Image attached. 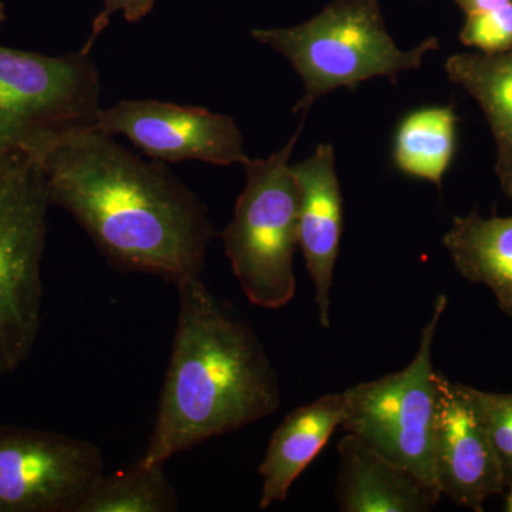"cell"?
I'll return each instance as SVG.
<instances>
[{
  "label": "cell",
  "instance_id": "cell-7",
  "mask_svg": "<svg viewBox=\"0 0 512 512\" xmlns=\"http://www.w3.org/2000/svg\"><path fill=\"white\" fill-rule=\"evenodd\" d=\"M446 308L447 296L440 295L409 366L343 392V429L399 464L437 494L440 493L434 483V441L439 372L433 367V345Z\"/></svg>",
  "mask_w": 512,
  "mask_h": 512
},
{
  "label": "cell",
  "instance_id": "cell-10",
  "mask_svg": "<svg viewBox=\"0 0 512 512\" xmlns=\"http://www.w3.org/2000/svg\"><path fill=\"white\" fill-rule=\"evenodd\" d=\"M434 441V483L451 501L483 511L491 495L504 494L500 464L467 384L439 373Z\"/></svg>",
  "mask_w": 512,
  "mask_h": 512
},
{
  "label": "cell",
  "instance_id": "cell-8",
  "mask_svg": "<svg viewBox=\"0 0 512 512\" xmlns=\"http://www.w3.org/2000/svg\"><path fill=\"white\" fill-rule=\"evenodd\" d=\"M104 473L92 441L0 426V512H76Z\"/></svg>",
  "mask_w": 512,
  "mask_h": 512
},
{
  "label": "cell",
  "instance_id": "cell-19",
  "mask_svg": "<svg viewBox=\"0 0 512 512\" xmlns=\"http://www.w3.org/2000/svg\"><path fill=\"white\" fill-rule=\"evenodd\" d=\"M460 42L485 55L512 49V2L494 12L466 16Z\"/></svg>",
  "mask_w": 512,
  "mask_h": 512
},
{
  "label": "cell",
  "instance_id": "cell-22",
  "mask_svg": "<svg viewBox=\"0 0 512 512\" xmlns=\"http://www.w3.org/2000/svg\"><path fill=\"white\" fill-rule=\"evenodd\" d=\"M505 511L512 512V491H507V497H505Z\"/></svg>",
  "mask_w": 512,
  "mask_h": 512
},
{
  "label": "cell",
  "instance_id": "cell-9",
  "mask_svg": "<svg viewBox=\"0 0 512 512\" xmlns=\"http://www.w3.org/2000/svg\"><path fill=\"white\" fill-rule=\"evenodd\" d=\"M96 130L124 136L153 160L165 164L201 161L228 167L248 160L234 119L204 107L161 100H120L100 111Z\"/></svg>",
  "mask_w": 512,
  "mask_h": 512
},
{
  "label": "cell",
  "instance_id": "cell-12",
  "mask_svg": "<svg viewBox=\"0 0 512 512\" xmlns=\"http://www.w3.org/2000/svg\"><path fill=\"white\" fill-rule=\"evenodd\" d=\"M338 454L340 511L424 512L440 500V494L353 434L339 441Z\"/></svg>",
  "mask_w": 512,
  "mask_h": 512
},
{
  "label": "cell",
  "instance_id": "cell-23",
  "mask_svg": "<svg viewBox=\"0 0 512 512\" xmlns=\"http://www.w3.org/2000/svg\"><path fill=\"white\" fill-rule=\"evenodd\" d=\"M6 20V8L3 5L2 0H0V23L5 22Z\"/></svg>",
  "mask_w": 512,
  "mask_h": 512
},
{
  "label": "cell",
  "instance_id": "cell-15",
  "mask_svg": "<svg viewBox=\"0 0 512 512\" xmlns=\"http://www.w3.org/2000/svg\"><path fill=\"white\" fill-rule=\"evenodd\" d=\"M444 70L483 110L497 147L495 174L505 197L512 200V49L495 55L456 53L448 57Z\"/></svg>",
  "mask_w": 512,
  "mask_h": 512
},
{
  "label": "cell",
  "instance_id": "cell-17",
  "mask_svg": "<svg viewBox=\"0 0 512 512\" xmlns=\"http://www.w3.org/2000/svg\"><path fill=\"white\" fill-rule=\"evenodd\" d=\"M137 460L113 474L104 473L84 495L76 512H175L180 497L164 470Z\"/></svg>",
  "mask_w": 512,
  "mask_h": 512
},
{
  "label": "cell",
  "instance_id": "cell-14",
  "mask_svg": "<svg viewBox=\"0 0 512 512\" xmlns=\"http://www.w3.org/2000/svg\"><path fill=\"white\" fill-rule=\"evenodd\" d=\"M444 248L463 278L488 286L501 312L512 318V217H456Z\"/></svg>",
  "mask_w": 512,
  "mask_h": 512
},
{
  "label": "cell",
  "instance_id": "cell-11",
  "mask_svg": "<svg viewBox=\"0 0 512 512\" xmlns=\"http://www.w3.org/2000/svg\"><path fill=\"white\" fill-rule=\"evenodd\" d=\"M291 168L299 192V248L315 286L320 326L328 329L333 272L343 234V198L335 150L330 144H319L311 156Z\"/></svg>",
  "mask_w": 512,
  "mask_h": 512
},
{
  "label": "cell",
  "instance_id": "cell-18",
  "mask_svg": "<svg viewBox=\"0 0 512 512\" xmlns=\"http://www.w3.org/2000/svg\"><path fill=\"white\" fill-rule=\"evenodd\" d=\"M468 389L493 444L505 491H512V393Z\"/></svg>",
  "mask_w": 512,
  "mask_h": 512
},
{
  "label": "cell",
  "instance_id": "cell-1",
  "mask_svg": "<svg viewBox=\"0 0 512 512\" xmlns=\"http://www.w3.org/2000/svg\"><path fill=\"white\" fill-rule=\"evenodd\" d=\"M52 205L69 212L111 266L175 286L200 278L214 227L207 205L161 161L96 128L30 151Z\"/></svg>",
  "mask_w": 512,
  "mask_h": 512
},
{
  "label": "cell",
  "instance_id": "cell-20",
  "mask_svg": "<svg viewBox=\"0 0 512 512\" xmlns=\"http://www.w3.org/2000/svg\"><path fill=\"white\" fill-rule=\"evenodd\" d=\"M156 2L157 0H103V9H101L97 18L94 19L92 33H90V37L87 39L82 52L90 53V49H92L94 42H96L97 36L109 26L110 19L114 15H119L120 13L130 23L140 22L141 19L150 15Z\"/></svg>",
  "mask_w": 512,
  "mask_h": 512
},
{
  "label": "cell",
  "instance_id": "cell-5",
  "mask_svg": "<svg viewBox=\"0 0 512 512\" xmlns=\"http://www.w3.org/2000/svg\"><path fill=\"white\" fill-rule=\"evenodd\" d=\"M52 207L36 158H0V376L18 370L42 325V261Z\"/></svg>",
  "mask_w": 512,
  "mask_h": 512
},
{
  "label": "cell",
  "instance_id": "cell-21",
  "mask_svg": "<svg viewBox=\"0 0 512 512\" xmlns=\"http://www.w3.org/2000/svg\"><path fill=\"white\" fill-rule=\"evenodd\" d=\"M454 3L468 15L476 13L494 12V10L504 8L512 0H453Z\"/></svg>",
  "mask_w": 512,
  "mask_h": 512
},
{
  "label": "cell",
  "instance_id": "cell-4",
  "mask_svg": "<svg viewBox=\"0 0 512 512\" xmlns=\"http://www.w3.org/2000/svg\"><path fill=\"white\" fill-rule=\"evenodd\" d=\"M302 127L275 154L242 164L247 181L221 234L242 292L252 305L269 311L284 308L296 293L299 192L289 161Z\"/></svg>",
  "mask_w": 512,
  "mask_h": 512
},
{
  "label": "cell",
  "instance_id": "cell-6",
  "mask_svg": "<svg viewBox=\"0 0 512 512\" xmlns=\"http://www.w3.org/2000/svg\"><path fill=\"white\" fill-rule=\"evenodd\" d=\"M101 90L90 53L47 56L0 45V158L96 127Z\"/></svg>",
  "mask_w": 512,
  "mask_h": 512
},
{
  "label": "cell",
  "instance_id": "cell-3",
  "mask_svg": "<svg viewBox=\"0 0 512 512\" xmlns=\"http://www.w3.org/2000/svg\"><path fill=\"white\" fill-rule=\"evenodd\" d=\"M252 39L291 62L303 94L293 107L303 117L313 104L340 87L353 90L375 77L396 83L439 49L436 36L402 50L384 25L379 0H333L318 15L289 28L254 29Z\"/></svg>",
  "mask_w": 512,
  "mask_h": 512
},
{
  "label": "cell",
  "instance_id": "cell-2",
  "mask_svg": "<svg viewBox=\"0 0 512 512\" xmlns=\"http://www.w3.org/2000/svg\"><path fill=\"white\" fill-rule=\"evenodd\" d=\"M178 315L147 466L266 419L281 407L275 367L254 328L200 278L177 285Z\"/></svg>",
  "mask_w": 512,
  "mask_h": 512
},
{
  "label": "cell",
  "instance_id": "cell-13",
  "mask_svg": "<svg viewBox=\"0 0 512 512\" xmlns=\"http://www.w3.org/2000/svg\"><path fill=\"white\" fill-rule=\"evenodd\" d=\"M346 416L345 396L326 394L292 410L272 434L261 466L259 508L268 510L288 498L292 485L319 456Z\"/></svg>",
  "mask_w": 512,
  "mask_h": 512
},
{
  "label": "cell",
  "instance_id": "cell-16",
  "mask_svg": "<svg viewBox=\"0 0 512 512\" xmlns=\"http://www.w3.org/2000/svg\"><path fill=\"white\" fill-rule=\"evenodd\" d=\"M457 124L453 106L423 107L406 114L394 133V167L440 188L456 154Z\"/></svg>",
  "mask_w": 512,
  "mask_h": 512
}]
</instances>
